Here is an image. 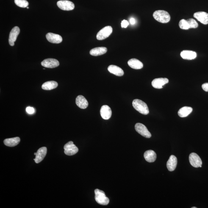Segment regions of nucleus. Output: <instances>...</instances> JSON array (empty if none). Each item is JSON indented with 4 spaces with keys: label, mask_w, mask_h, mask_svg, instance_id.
Here are the masks:
<instances>
[{
    "label": "nucleus",
    "mask_w": 208,
    "mask_h": 208,
    "mask_svg": "<svg viewBox=\"0 0 208 208\" xmlns=\"http://www.w3.org/2000/svg\"><path fill=\"white\" fill-rule=\"evenodd\" d=\"M177 164V159L176 156L172 155L167 162V167L169 171L172 172L176 169Z\"/></svg>",
    "instance_id": "dca6fc26"
},
{
    "label": "nucleus",
    "mask_w": 208,
    "mask_h": 208,
    "mask_svg": "<svg viewBox=\"0 0 208 208\" xmlns=\"http://www.w3.org/2000/svg\"><path fill=\"white\" fill-rule=\"evenodd\" d=\"M203 90L206 92H208V83H205L202 85Z\"/></svg>",
    "instance_id": "7c9ffc66"
},
{
    "label": "nucleus",
    "mask_w": 208,
    "mask_h": 208,
    "mask_svg": "<svg viewBox=\"0 0 208 208\" xmlns=\"http://www.w3.org/2000/svg\"><path fill=\"white\" fill-rule=\"evenodd\" d=\"M135 129L138 134L146 138H150L151 137V133L146 126L142 123H137L135 125Z\"/></svg>",
    "instance_id": "423d86ee"
},
{
    "label": "nucleus",
    "mask_w": 208,
    "mask_h": 208,
    "mask_svg": "<svg viewBox=\"0 0 208 208\" xmlns=\"http://www.w3.org/2000/svg\"><path fill=\"white\" fill-rule=\"evenodd\" d=\"M95 199L97 202L101 205H107L109 203V199L106 197L102 190L96 189L95 190Z\"/></svg>",
    "instance_id": "7ed1b4c3"
},
{
    "label": "nucleus",
    "mask_w": 208,
    "mask_h": 208,
    "mask_svg": "<svg viewBox=\"0 0 208 208\" xmlns=\"http://www.w3.org/2000/svg\"><path fill=\"white\" fill-rule=\"evenodd\" d=\"M46 37L48 41L53 43H60L62 40V37L61 36L51 32L47 34Z\"/></svg>",
    "instance_id": "ddd939ff"
},
{
    "label": "nucleus",
    "mask_w": 208,
    "mask_h": 208,
    "mask_svg": "<svg viewBox=\"0 0 208 208\" xmlns=\"http://www.w3.org/2000/svg\"><path fill=\"white\" fill-rule=\"evenodd\" d=\"M58 83L55 81H49L44 83L42 85V88L45 90H50L56 88Z\"/></svg>",
    "instance_id": "393cba45"
},
{
    "label": "nucleus",
    "mask_w": 208,
    "mask_h": 208,
    "mask_svg": "<svg viewBox=\"0 0 208 208\" xmlns=\"http://www.w3.org/2000/svg\"><path fill=\"white\" fill-rule=\"evenodd\" d=\"M192 208H197L196 207H192Z\"/></svg>",
    "instance_id": "72a5a7b5"
},
{
    "label": "nucleus",
    "mask_w": 208,
    "mask_h": 208,
    "mask_svg": "<svg viewBox=\"0 0 208 208\" xmlns=\"http://www.w3.org/2000/svg\"><path fill=\"white\" fill-rule=\"evenodd\" d=\"M65 154L67 155H74L78 152V148L72 141L68 142L66 144L64 147Z\"/></svg>",
    "instance_id": "39448f33"
},
{
    "label": "nucleus",
    "mask_w": 208,
    "mask_h": 208,
    "mask_svg": "<svg viewBox=\"0 0 208 208\" xmlns=\"http://www.w3.org/2000/svg\"><path fill=\"white\" fill-rule=\"evenodd\" d=\"M133 107L136 110L143 115H148L149 109L146 103L138 99L134 100L132 102Z\"/></svg>",
    "instance_id": "f03ea898"
},
{
    "label": "nucleus",
    "mask_w": 208,
    "mask_h": 208,
    "mask_svg": "<svg viewBox=\"0 0 208 208\" xmlns=\"http://www.w3.org/2000/svg\"><path fill=\"white\" fill-rule=\"evenodd\" d=\"M76 105L81 109L87 108L88 106V101L85 97L82 95H79L76 99Z\"/></svg>",
    "instance_id": "f3484780"
},
{
    "label": "nucleus",
    "mask_w": 208,
    "mask_h": 208,
    "mask_svg": "<svg viewBox=\"0 0 208 208\" xmlns=\"http://www.w3.org/2000/svg\"><path fill=\"white\" fill-rule=\"evenodd\" d=\"M188 22L189 28H196L198 27V24L197 21L193 19H189L187 20Z\"/></svg>",
    "instance_id": "cd10ccee"
},
{
    "label": "nucleus",
    "mask_w": 208,
    "mask_h": 208,
    "mask_svg": "<svg viewBox=\"0 0 208 208\" xmlns=\"http://www.w3.org/2000/svg\"><path fill=\"white\" fill-rule=\"evenodd\" d=\"M15 2L17 6L20 7L26 8L29 5V3L26 0H15Z\"/></svg>",
    "instance_id": "a878e982"
},
{
    "label": "nucleus",
    "mask_w": 208,
    "mask_h": 208,
    "mask_svg": "<svg viewBox=\"0 0 208 208\" xmlns=\"http://www.w3.org/2000/svg\"><path fill=\"white\" fill-rule=\"evenodd\" d=\"M20 138L19 137L7 138L4 141V143L6 146L9 147H14L18 145L20 142Z\"/></svg>",
    "instance_id": "4be33fe9"
},
{
    "label": "nucleus",
    "mask_w": 208,
    "mask_h": 208,
    "mask_svg": "<svg viewBox=\"0 0 208 208\" xmlns=\"http://www.w3.org/2000/svg\"><path fill=\"white\" fill-rule=\"evenodd\" d=\"M20 31L19 28L18 26H15L11 31L9 39V44L10 46H14L15 45V42L16 40Z\"/></svg>",
    "instance_id": "1a4fd4ad"
},
{
    "label": "nucleus",
    "mask_w": 208,
    "mask_h": 208,
    "mask_svg": "<svg viewBox=\"0 0 208 208\" xmlns=\"http://www.w3.org/2000/svg\"><path fill=\"white\" fill-rule=\"evenodd\" d=\"M179 26L181 29L187 30L190 29L187 20L183 19L179 22Z\"/></svg>",
    "instance_id": "bb28decb"
},
{
    "label": "nucleus",
    "mask_w": 208,
    "mask_h": 208,
    "mask_svg": "<svg viewBox=\"0 0 208 208\" xmlns=\"http://www.w3.org/2000/svg\"><path fill=\"white\" fill-rule=\"evenodd\" d=\"M108 71L112 74L118 76H121L124 75V71L120 67L117 66L111 65L108 67Z\"/></svg>",
    "instance_id": "a211bd4d"
},
{
    "label": "nucleus",
    "mask_w": 208,
    "mask_h": 208,
    "mask_svg": "<svg viewBox=\"0 0 208 208\" xmlns=\"http://www.w3.org/2000/svg\"><path fill=\"white\" fill-rule=\"evenodd\" d=\"M189 159L191 165L194 167L198 168L202 167V161L197 154L195 153H191L189 155Z\"/></svg>",
    "instance_id": "6e6552de"
},
{
    "label": "nucleus",
    "mask_w": 208,
    "mask_h": 208,
    "mask_svg": "<svg viewBox=\"0 0 208 208\" xmlns=\"http://www.w3.org/2000/svg\"><path fill=\"white\" fill-rule=\"evenodd\" d=\"M41 65L47 68H53L58 66L59 62L57 59L48 58L45 59L41 63Z\"/></svg>",
    "instance_id": "9d476101"
},
{
    "label": "nucleus",
    "mask_w": 208,
    "mask_h": 208,
    "mask_svg": "<svg viewBox=\"0 0 208 208\" xmlns=\"http://www.w3.org/2000/svg\"><path fill=\"white\" fill-rule=\"evenodd\" d=\"M193 16L204 24H208V14L205 12H198L194 14Z\"/></svg>",
    "instance_id": "9b49d317"
},
{
    "label": "nucleus",
    "mask_w": 208,
    "mask_h": 208,
    "mask_svg": "<svg viewBox=\"0 0 208 208\" xmlns=\"http://www.w3.org/2000/svg\"><path fill=\"white\" fill-rule=\"evenodd\" d=\"M130 23L131 24H134L135 23V19L134 18H131L130 19Z\"/></svg>",
    "instance_id": "2f4dec72"
},
{
    "label": "nucleus",
    "mask_w": 208,
    "mask_h": 208,
    "mask_svg": "<svg viewBox=\"0 0 208 208\" xmlns=\"http://www.w3.org/2000/svg\"><path fill=\"white\" fill-rule=\"evenodd\" d=\"M107 49L106 47H101L93 48L91 50L90 54L93 56H99L105 54L107 52Z\"/></svg>",
    "instance_id": "5701e85b"
},
{
    "label": "nucleus",
    "mask_w": 208,
    "mask_h": 208,
    "mask_svg": "<svg viewBox=\"0 0 208 208\" xmlns=\"http://www.w3.org/2000/svg\"><path fill=\"white\" fill-rule=\"evenodd\" d=\"M100 115L104 119L109 120L112 115V111L111 108L106 105L103 106L100 109Z\"/></svg>",
    "instance_id": "2eb2a0df"
},
{
    "label": "nucleus",
    "mask_w": 208,
    "mask_h": 208,
    "mask_svg": "<svg viewBox=\"0 0 208 208\" xmlns=\"http://www.w3.org/2000/svg\"><path fill=\"white\" fill-rule=\"evenodd\" d=\"M153 17L156 21L162 23H168L170 20L169 14L163 10L155 11L153 14Z\"/></svg>",
    "instance_id": "f257e3e1"
},
{
    "label": "nucleus",
    "mask_w": 208,
    "mask_h": 208,
    "mask_svg": "<svg viewBox=\"0 0 208 208\" xmlns=\"http://www.w3.org/2000/svg\"><path fill=\"white\" fill-rule=\"evenodd\" d=\"M128 65L131 68L135 70H140L143 68V64L138 59L135 58L130 59L128 61Z\"/></svg>",
    "instance_id": "aec40b11"
},
{
    "label": "nucleus",
    "mask_w": 208,
    "mask_h": 208,
    "mask_svg": "<svg viewBox=\"0 0 208 208\" xmlns=\"http://www.w3.org/2000/svg\"><path fill=\"white\" fill-rule=\"evenodd\" d=\"M144 157L147 162L152 163L155 161L156 155L154 151L152 150H149L145 151L144 154Z\"/></svg>",
    "instance_id": "412c9836"
},
{
    "label": "nucleus",
    "mask_w": 208,
    "mask_h": 208,
    "mask_svg": "<svg viewBox=\"0 0 208 208\" xmlns=\"http://www.w3.org/2000/svg\"><path fill=\"white\" fill-rule=\"evenodd\" d=\"M47 149L45 147L40 148L37 151L35 159H34L36 163H39L44 159L47 154Z\"/></svg>",
    "instance_id": "4468645a"
},
{
    "label": "nucleus",
    "mask_w": 208,
    "mask_h": 208,
    "mask_svg": "<svg viewBox=\"0 0 208 208\" xmlns=\"http://www.w3.org/2000/svg\"><path fill=\"white\" fill-rule=\"evenodd\" d=\"M57 4L59 8L64 11H71L74 8V3L67 0H62L58 1Z\"/></svg>",
    "instance_id": "0eeeda50"
},
{
    "label": "nucleus",
    "mask_w": 208,
    "mask_h": 208,
    "mask_svg": "<svg viewBox=\"0 0 208 208\" xmlns=\"http://www.w3.org/2000/svg\"><path fill=\"white\" fill-rule=\"evenodd\" d=\"M169 80L166 78H159L153 80L151 84L153 87L156 89H161L163 86L168 83Z\"/></svg>",
    "instance_id": "f8f14e48"
},
{
    "label": "nucleus",
    "mask_w": 208,
    "mask_h": 208,
    "mask_svg": "<svg viewBox=\"0 0 208 208\" xmlns=\"http://www.w3.org/2000/svg\"><path fill=\"white\" fill-rule=\"evenodd\" d=\"M181 57L183 59L187 60H192L197 57V53L194 51L189 50H184L180 53Z\"/></svg>",
    "instance_id": "6ab92c4d"
},
{
    "label": "nucleus",
    "mask_w": 208,
    "mask_h": 208,
    "mask_svg": "<svg viewBox=\"0 0 208 208\" xmlns=\"http://www.w3.org/2000/svg\"><path fill=\"white\" fill-rule=\"evenodd\" d=\"M26 8H27L28 9L29 8V7H27Z\"/></svg>",
    "instance_id": "f704fd0d"
},
{
    "label": "nucleus",
    "mask_w": 208,
    "mask_h": 208,
    "mask_svg": "<svg viewBox=\"0 0 208 208\" xmlns=\"http://www.w3.org/2000/svg\"><path fill=\"white\" fill-rule=\"evenodd\" d=\"M26 111L29 114H33L35 112V110H34V108L30 107V106L26 108Z\"/></svg>",
    "instance_id": "c85d7f7f"
},
{
    "label": "nucleus",
    "mask_w": 208,
    "mask_h": 208,
    "mask_svg": "<svg viewBox=\"0 0 208 208\" xmlns=\"http://www.w3.org/2000/svg\"><path fill=\"white\" fill-rule=\"evenodd\" d=\"M193 109L190 107L184 106L179 109L178 112V115L182 118H184L188 116L192 112Z\"/></svg>",
    "instance_id": "b1692460"
},
{
    "label": "nucleus",
    "mask_w": 208,
    "mask_h": 208,
    "mask_svg": "<svg viewBox=\"0 0 208 208\" xmlns=\"http://www.w3.org/2000/svg\"><path fill=\"white\" fill-rule=\"evenodd\" d=\"M129 23L126 20H124L122 21L121 23V27L122 28H126L129 25Z\"/></svg>",
    "instance_id": "c756f323"
},
{
    "label": "nucleus",
    "mask_w": 208,
    "mask_h": 208,
    "mask_svg": "<svg viewBox=\"0 0 208 208\" xmlns=\"http://www.w3.org/2000/svg\"><path fill=\"white\" fill-rule=\"evenodd\" d=\"M112 32V29L110 26H106L101 29L98 33L96 35V38L98 40H104L110 36Z\"/></svg>",
    "instance_id": "20e7f679"
},
{
    "label": "nucleus",
    "mask_w": 208,
    "mask_h": 208,
    "mask_svg": "<svg viewBox=\"0 0 208 208\" xmlns=\"http://www.w3.org/2000/svg\"><path fill=\"white\" fill-rule=\"evenodd\" d=\"M34 155H36V153H34Z\"/></svg>",
    "instance_id": "473e14b6"
}]
</instances>
